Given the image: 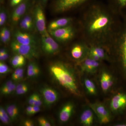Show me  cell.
Wrapping results in <instances>:
<instances>
[{
	"label": "cell",
	"mask_w": 126,
	"mask_h": 126,
	"mask_svg": "<svg viewBox=\"0 0 126 126\" xmlns=\"http://www.w3.org/2000/svg\"><path fill=\"white\" fill-rule=\"evenodd\" d=\"M1 2H2L3 1V0H0Z\"/></svg>",
	"instance_id": "obj_52"
},
{
	"label": "cell",
	"mask_w": 126,
	"mask_h": 126,
	"mask_svg": "<svg viewBox=\"0 0 126 126\" xmlns=\"http://www.w3.org/2000/svg\"><path fill=\"white\" fill-rule=\"evenodd\" d=\"M49 69L51 76L59 84L71 94L81 96L77 78L70 65L62 61H57L51 64Z\"/></svg>",
	"instance_id": "obj_2"
},
{
	"label": "cell",
	"mask_w": 126,
	"mask_h": 126,
	"mask_svg": "<svg viewBox=\"0 0 126 126\" xmlns=\"http://www.w3.org/2000/svg\"><path fill=\"white\" fill-rule=\"evenodd\" d=\"M10 72V69L7 64L1 61L0 63V74H6Z\"/></svg>",
	"instance_id": "obj_27"
},
{
	"label": "cell",
	"mask_w": 126,
	"mask_h": 126,
	"mask_svg": "<svg viewBox=\"0 0 126 126\" xmlns=\"http://www.w3.org/2000/svg\"><path fill=\"white\" fill-rule=\"evenodd\" d=\"M27 84L26 83H22L19 84H17L16 85V87L15 91L19 90V89H20L21 88L24 87L25 86H26Z\"/></svg>",
	"instance_id": "obj_47"
},
{
	"label": "cell",
	"mask_w": 126,
	"mask_h": 126,
	"mask_svg": "<svg viewBox=\"0 0 126 126\" xmlns=\"http://www.w3.org/2000/svg\"><path fill=\"white\" fill-rule=\"evenodd\" d=\"M109 106L110 109L114 113L123 111L126 109V93L119 92L113 95Z\"/></svg>",
	"instance_id": "obj_12"
},
{
	"label": "cell",
	"mask_w": 126,
	"mask_h": 126,
	"mask_svg": "<svg viewBox=\"0 0 126 126\" xmlns=\"http://www.w3.org/2000/svg\"><path fill=\"white\" fill-rule=\"evenodd\" d=\"M36 93L33 94L29 97L28 99V103L30 105L34 106L35 99Z\"/></svg>",
	"instance_id": "obj_38"
},
{
	"label": "cell",
	"mask_w": 126,
	"mask_h": 126,
	"mask_svg": "<svg viewBox=\"0 0 126 126\" xmlns=\"http://www.w3.org/2000/svg\"><path fill=\"white\" fill-rule=\"evenodd\" d=\"M0 38L1 41L3 44H6L9 42V41L6 38L4 35L1 31H0Z\"/></svg>",
	"instance_id": "obj_43"
},
{
	"label": "cell",
	"mask_w": 126,
	"mask_h": 126,
	"mask_svg": "<svg viewBox=\"0 0 126 126\" xmlns=\"http://www.w3.org/2000/svg\"><path fill=\"white\" fill-rule=\"evenodd\" d=\"M88 56L97 61L109 60L111 59L110 50L107 47L100 45L89 46Z\"/></svg>",
	"instance_id": "obj_9"
},
{
	"label": "cell",
	"mask_w": 126,
	"mask_h": 126,
	"mask_svg": "<svg viewBox=\"0 0 126 126\" xmlns=\"http://www.w3.org/2000/svg\"><path fill=\"white\" fill-rule=\"evenodd\" d=\"M9 54L8 52H6L4 54L0 56V60L1 61H5L9 58Z\"/></svg>",
	"instance_id": "obj_46"
},
{
	"label": "cell",
	"mask_w": 126,
	"mask_h": 126,
	"mask_svg": "<svg viewBox=\"0 0 126 126\" xmlns=\"http://www.w3.org/2000/svg\"><path fill=\"white\" fill-rule=\"evenodd\" d=\"M84 84L87 92L91 95H94L97 94V90L94 83L91 79L85 78L84 80Z\"/></svg>",
	"instance_id": "obj_21"
},
{
	"label": "cell",
	"mask_w": 126,
	"mask_h": 126,
	"mask_svg": "<svg viewBox=\"0 0 126 126\" xmlns=\"http://www.w3.org/2000/svg\"><path fill=\"white\" fill-rule=\"evenodd\" d=\"M1 31L3 33L9 42L11 38V33L10 30L7 27H2Z\"/></svg>",
	"instance_id": "obj_35"
},
{
	"label": "cell",
	"mask_w": 126,
	"mask_h": 126,
	"mask_svg": "<svg viewBox=\"0 0 126 126\" xmlns=\"http://www.w3.org/2000/svg\"><path fill=\"white\" fill-rule=\"evenodd\" d=\"M33 106L30 105L27 107L26 109V112L27 115H31L33 111Z\"/></svg>",
	"instance_id": "obj_45"
},
{
	"label": "cell",
	"mask_w": 126,
	"mask_h": 126,
	"mask_svg": "<svg viewBox=\"0 0 126 126\" xmlns=\"http://www.w3.org/2000/svg\"><path fill=\"white\" fill-rule=\"evenodd\" d=\"M24 0H10V4L12 7H16L20 4Z\"/></svg>",
	"instance_id": "obj_40"
},
{
	"label": "cell",
	"mask_w": 126,
	"mask_h": 126,
	"mask_svg": "<svg viewBox=\"0 0 126 126\" xmlns=\"http://www.w3.org/2000/svg\"><path fill=\"white\" fill-rule=\"evenodd\" d=\"M34 22L36 29L43 35L47 32L45 16L43 10V6L41 4H37L33 10Z\"/></svg>",
	"instance_id": "obj_11"
},
{
	"label": "cell",
	"mask_w": 126,
	"mask_h": 126,
	"mask_svg": "<svg viewBox=\"0 0 126 126\" xmlns=\"http://www.w3.org/2000/svg\"><path fill=\"white\" fill-rule=\"evenodd\" d=\"M12 59L18 61V62L22 63L23 65H24L26 63V58L24 56L21 55L19 54H16L14 55L12 57Z\"/></svg>",
	"instance_id": "obj_32"
},
{
	"label": "cell",
	"mask_w": 126,
	"mask_h": 126,
	"mask_svg": "<svg viewBox=\"0 0 126 126\" xmlns=\"http://www.w3.org/2000/svg\"><path fill=\"white\" fill-rule=\"evenodd\" d=\"M89 106L96 115L99 123L105 124L110 122L111 119V113L102 103L97 102L90 103Z\"/></svg>",
	"instance_id": "obj_10"
},
{
	"label": "cell",
	"mask_w": 126,
	"mask_h": 126,
	"mask_svg": "<svg viewBox=\"0 0 126 126\" xmlns=\"http://www.w3.org/2000/svg\"><path fill=\"white\" fill-rule=\"evenodd\" d=\"M30 4V0H24L16 6L11 15V21L12 24L16 25L25 15Z\"/></svg>",
	"instance_id": "obj_15"
},
{
	"label": "cell",
	"mask_w": 126,
	"mask_h": 126,
	"mask_svg": "<svg viewBox=\"0 0 126 126\" xmlns=\"http://www.w3.org/2000/svg\"><path fill=\"white\" fill-rule=\"evenodd\" d=\"M11 48L12 51L16 54L21 55L28 59L36 58L39 55L37 45L22 44L18 43L15 39L12 41Z\"/></svg>",
	"instance_id": "obj_5"
},
{
	"label": "cell",
	"mask_w": 126,
	"mask_h": 126,
	"mask_svg": "<svg viewBox=\"0 0 126 126\" xmlns=\"http://www.w3.org/2000/svg\"><path fill=\"white\" fill-rule=\"evenodd\" d=\"M39 125L41 126H50L51 124L50 122L45 118L41 117L38 119Z\"/></svg>",
	"instance_id": "obj_30"
},
{
	"label": "cell",
	"mask_w": 126,
	"mask_h": 126,
	"mask_svg": "<svg viewBox=\"0 0 126 126\" xmlns=\"http://www.w3.org/2000/svg\"><path fill=\"white\" fill-rule=\"evenodd\" d=\"M89 0H55L54 4V12L63 14L72 10L83 4Z\"/></svg>",
	"instance_id": "obj_6"
},
{
	"label": "cell",
	"mask_w": 126,
	"mask_h": 126,
	"mask_svg": "<svg viewBox=\"0 0 126 126\" xmlns=\"http://www.w3.org/2000/svg\"><path fill=\"white\" fill-rule=\"evenodd\" d=\"M94 111L90 108L83 111L80 116V121L84 126H90L93 124L94 121Z\"/></svg>",
	"instance_id": "obj_20"
},
{
	"label": "cell",
	"mask_w": 126,
	"mask_h": 126,
	"mask_svg": "<svg viewBox=\"0 0 126 126\" xmlns=\"http://www.w3.org/2000/svg\"><path fill=\"white\" fill-rule=\"evenodd\" d=\"M24 70L23 69L21 68H16L15 72L12 74V79L13 81H16V79L18 77V75L21 72L22 70Z\"/></svg>",
	"instance_id": "obj_34"
},
{
	"label": "cell",
	"mask_w": 126,
	"mask_h": 126,
	"mask_svg": "<svg viewBox=\"0 0 126 126\" xmlns=\"http://www.w3.org/2000/svg\"><path fill=\"white\" fill-rule=\"evenodd\" d=\"M29 89V85L27 84L24 87L16 91V94L17 95H22V94H24L28 92Z\"/></svg>",
	"instance_id": "obj_33"
},
{
	"label": "cell",
	"mask_w": 126,
	"mask_h": 126,
	"mask_svg": "<svg viewBox=\"0 0 126 126\" xmlns=\"http://www.w3.org/2000/svg\"><path fill=\"white\" fill-rule=\"evenodd\" d=\"M100 84L101 88L104 92H107L113 86V77L109 72L106 70L103 71L100 76Z\"/></svg>",
	"instance_id": "obj_18"
},
{
	"label": "cell",
	"mask_w": 126,
	"mask_h": 126,
	"mask_svg": "<svg viewBox=\"0 0 126 126\" xmlns=\"http://www.w3.org/2000/svg\"><path fill=\"white\" fill-rule=\"evenodd\" d=\"M5 109L7 113H8L9 117L10 118L12 121H15V120H16V119H17L19 115H18L17 113L15 112L11 108L9 107V105L6 106Z\"/></svg>",
	"instance_id": "obj_25"
},
{
	"label": "cell",
	"mask_w": 126,
	"mask_h": 126,
	"mask_svg": "<svg viewBox=\"0 0 126 126\" xmlns=\"http://www.w3.org/2000/svg\"><path fill=\"white\" fill-rule=\"evenodd\" d=\"M14 39L20 44L26 45H37L35 38L29 33L17 30L14 32Z\"/></svg>",
	"instance_id": "obj_16"
},
{
	"label": "cell",
	"mask_w": 126,
	"mask_h": 126,
	"mask_svg": "<svg viewBox=\"0 0 126 126\" xmlns=\"http://www.w3.org/2000/svg\"><path fill=\"white\" fill-rule=\"evenodd\" d=\"M17 84L14 83L10 87L5 89L4 90H0L1 94L4 95H8L11 94L14 91H15L16 87Z\"/></svg>",
	"instance_id": "obj_26"
},
{
	"label": "cell",
	"mask_w": 126,
	"mask_h": 126,
	"mask_svg": "<svg viewBox=\"0 0 126 126\" xmlns=\"http://www.w3.org/2000/svg\"><path fill=\"white\" fill-rule=\"evenodd\" d=\"M89 47L87 43L81 39L80 41L75 43L71 47V58L78 63L82 61L88 56Z\"/></svg>",
	"instance_id": "obj_8"
},
{
	"label": "cell",
	"mask_w": 126,
	"mask_h": 126,
	"mask_svg": "<svg viewBox=\"0 0 126 126\" xmlns=\"http://www.w3.org/2000/svg\"><path fill=\"white\" fill-rule=\"evenodd\" d=\"M115 1V7L112 9L117 15L119 13V11L122 8L126 6V0H114Z\"/></svg>",
	"instance_id": "obj_23"
},
{
	"label": "cell",
	"mask_w": 126,
	"mask_h": 126,
	"mask_svg": "<svg viewBox=\"0 0 126 126\" xmlns=\"http://www.w3.org/2000/svg\"><path fill=\"white\" fill-rule=\"evenodd\" d=\"M0 120L3 124L6 125L10 124L12 121L5 109L2 107L0 108Z\"/></svg>",
	"instance_id": "obj_22"
},
{
	"label": "cell",
	"mask_w": 126,
	"mask_h": 126,
	"mask_svg": "<svg viewBox=\"0 0 126 126\" xmlns=\"http://www.w3.org/2000/svg\"><path fill=\"white\" fill-rule=\"evenodd\" d=\"M110 54H116L126 73V25L120 27L110 47Z\"/></svg>",
	"instance_id": "obj_3"
},
{
	"label": "cell",
	"mask_w": 126,
	"mask_h": 126,
	"mask_svg": "<svg viewBox=\"0 0 126 126\" xmlns=\"http://www.w3.org/2000/svg\"><path fill=\"white\" fill-rule=\"evenodd\" d=\"M40 70L39 66H37L35 68L29 71H27V75L29 78H34L37 77L40 73Z\"/></svg>",
	"instance_id": "obj_28"
},
{
	"label": "cell",
	"mask_w": 126,
	"mask_h": 126,
	"mask_svg": "<svg viewBox=\"0 0 126 126\" xmlns=\"http://www.w3.org/2000/svg\"><path fill=\"white\" fill-rule=\"evenodd\" d=\"M22 20L34 26V22L33 16H32L31 15L28 14L25 16L22 19Z\"/></svg>",
	"instance_id": "obj_31"
},
{
	"label": "cell",
	"mask_w": 126,
	"mask_h": 126,
	"mask_svg": "<svg viewBox=\"0 0 126 126\" xmlns=\"http://www.w3.org/2000/svg\"><path fill=\"white\" fill-rule=\"evenodd\" d=\"M23 125L24 126H33L34 124L32 120L26 119L23 122Z\"/></svg>",
	"instance_id": "obj_42"
},
{
	"label": "cell",
	"mask_w": 126,
	"mask_h": 126,
	"mask_svg": "<svg viewBox=\"0 0 126 126\" xmlns=\"http://www.w3.org/2000/svg\"><path fill=\"white\" fill-rule=\"evenodd\" d=\"M40 92L44 103L47 107L52 106L59 99L58 93L52 88L45 87L41 89Z\"/></svg>",
	"instance_id": "obj_14"
},
{
	"label": "cell",
	"mask_w": 126,
	"mask_h": 126,
	"mask_svg": "<svg viewBox=\"0 0 126 126\" xmlns=\"http://www.w3.org/2000/svg\"><path fill=\"white\" fill-rule=\"evenodd\" d=\"M11 64L12 67L15 68H21L22 66H24V65L20 62L12 59H11Z\"/></svg>",
	"instance_id": "obj_37"
},
{
	"label": "cell",
	"mask_w": 126,
	"mask_h": 126,
	"mask_svg": "<svg viewBox=\"0 0 126 126\" xmlns=\"http://www.w3.org/2000/svg\"><path fill=\"white\" fill-rule=\"evenodd\" d=\"M79 31L73 24L48 32L56 41L63 43H68L73 39Z\"/></svg>",
	"instance_id": "obj_4"
},
{
	"label": "cell",
	"mask_w": 126,
	"mask_h": 126,
	"mask_svg": "<svg viewBox=\"0 0 126 126\" xmlns=\"http://www.w3.org/2000/svg\"><path fill=\"white\" fill-rule=\"evenodd\" d=\"M101 62L87 56L82 61L78 63L81 72L87 74L95 73L100 67Z\"/></svg>",
	"instance_id": "obj_13"
},
{
	"label": "cell",
	"mask_w": 126,
	"mask_h": 126,
	"mask_svg": "<svg viewBox=\"0 0 126 126\" xmlns=\"http://www.w3.org/2000/svg\"><path fill=\"white\" fill-rule=\"evenodd\" d=\"M38 65L34 62H31L28 64L27 67V71H29L33 69L36 67Z\"/></svg>",
	"instance_id": "obj_41"
},
{
	"label": "cell",
	"mask_w": 126,
	"mask_h": 126,
	"mask_svg": "<svg viewBox=\"0 0 126 126\" xmlns=\"http://www.w3.org/2000/svg\"><path fill=\"white\" fill-rule=\"evenodd\" d=\"M115 126H126V124L125 123H119L116 124Z\"/></svg>",
	"instance_id": "obj_51"
},
{
	"label": "cell",
	"mask_w": 126,
	"mask_h": 126,
	"mask_svg": "<svg viewBox=\"0 0 126 126\" xmlns=\"http://www.w3.org/2000/svg\"><path fill=\"white\" fill-rule=\"evenodd\" d=\"M41 46L44 53L48 55L58 54L60 47L56 40L52 38L48 32L41 35Z\"/></svg>",
	"instance_id": "obj_7"
},
{
	"label": "cell",
	"mask_w": 126,
	"mask_h": 126,
	"mask_svg": "<svg viewBox=\"0 0 126 126\" xmlns=\"http://www.w3.org/2000/svg\"><path fill=\"white\" fill-rule=\"evenodd\" d=\"M117 14L110 8L94 4L84 10L79 31L81 39L89 45H100L109 47L120 27Z\"/></svg>",
	"instance_id": "obj_1"
},
{
	"label": "cell",
	"mask_w": 126,
	"mask_h": 126,
	"mask_svg": "<svg viewBox=\"0 0 126 126\" xmlns=\"http://www.w3.org/2000/svg\"><path fill=\"white\" fill-rule=\"evenodd\" d=\"M7 52H8L7 49L5 48L1 49L0 50V56L2 55Z\"/></svg>",
	"instance_id": "obj_49"
},
{
	"label": "cell",
	"mask_w": 126,
	"mask_h": 126,
	"mask_svg": "<svg viewBox=\"0 0 126 126\" xmlns=\"http://www.w3.org/2000/svg\"><path fill=\"white\" fill-rule=\"evenodd\" d=\"M13 81L12 80H9V81H6L5 83L1 88L0 90H4L5 89L9 87L14 83Z\"/></svg>",
	"instance_id": "obj_39"
},
{
	"label": "cell",
	"mask_w": 126,
	"mask_h": 126,
	"mask_svg": "<svg viewBox=\"0 0 126 126\" xmlns=\"http://www.w3.org/2000/svg\"><path fill=\"white\" fill-rule=\"evenodd\" d=\"M41 1V4L42 5V6H45L47 4L48 0H40Z\"/></svg>",
	"instance_id": "obj_50"
},
{
	"label": "cell",
	"mask_w": 126,
	"mask_h": 126,
	"mask_svg": "<svg viewBox=\"0 0 126 126\" xmlns=\"http://www.w3.org/2000/svg\"><path fill=\"white\" fill-rule=\"evenodd\" d=\"M19 26L21 29L25 31L31 30L33 27V26L32 25L29 23L25 22L22 20L20 23Z\"/></svg>",
	"instance_id": "obj_29"
},
{
	"label": "cell",
	"mask_w": 126,
	"mask_h": 126,
	"mask_svg": "<svg viewBox=\"0 0 126 126\" xmlns=\"http://www.w3.org/2000/svg\"><path fill=\"white\" fill-rule=\"evenodd\" d=\"M72 17H65L59 18L51 21L48 26V31H52L72 24L73 23Z\"/></svg>",
	"instance_id": "obj_19"
},
{
	"label": "cell",
	"mask_w": 126,
	"mask_h": 126,
	"mask_svg": "<svg viewBox=\"0 0 126 126\" xmlns=\"http://www.w3.org/2000/svg\"><path fill=\"white\" fill-rule=\"evenodd\" d=\"M7 14L5 9L4 7L1 8L0 11V26L4 25L7 20Z\"/></svg>",
	"instance_id": "obj_24"
},
{
	"label": "cell",
	"mask_w": 126,
	"mask_h": 126,
	"mask_svg": "<svg viewBox=\"0 0 126 126\" xmlns=\"http://www.w3.org/2000/svg\"><path fill=\"white\" fill-rule=\"evenodd\" d=\"M42 99L41 96L38 94L36 93L35 94V102L34 106H39L40 107L42 104Z\"/></svg>",
	"instance_id": "obj_36"
},
{
	"label": "cell",
	"mask_w": 126,
	"mask_h": 126,
	"mask_svg": "<svg viewBox=\"0 0 126 126\" xmlns=\"http://www.w3.org/2000/svg\"><path fill=\"white\" fill-rule=\"evenodd\" d=\"M40 111V107L38 106H33V111H32L31 115H34V114L39 112Z\"/></svg>",
	"instance_id": "obj_44"
},
{
	"label": "cell",
	"mask_w": 126,
	"mask_h": 126,
	"mask_svg": "<svg viewBox=\"0 0 126 126\" xmlns=\"http://www.w3.org/2000/svg\"><path fill=\"white\" fill-rule=\"evenodd\" d=\"M74 106L72 102H68L61 108L59 113L60 121L62 123H65L70 119L74 112Z\"/></svg>",
	"instance_id": "obj_17"
},
{
	"label": "cell",
	"mask_w": 126,
	"mask_h": 126,
	"mask_svg": "<svg viewBox=\"0 0 126 126\" xmlns=\"http://www.w3.org/2000/svg\"><path fill=\"white\" fill-rule=\"evenodd\" d=\"M24 70H22L21 72L18 75V77H17V79H16V81H20L24 77Z\"/></svg>",
	"instance_id": "obj_48"
}]
</instances>
